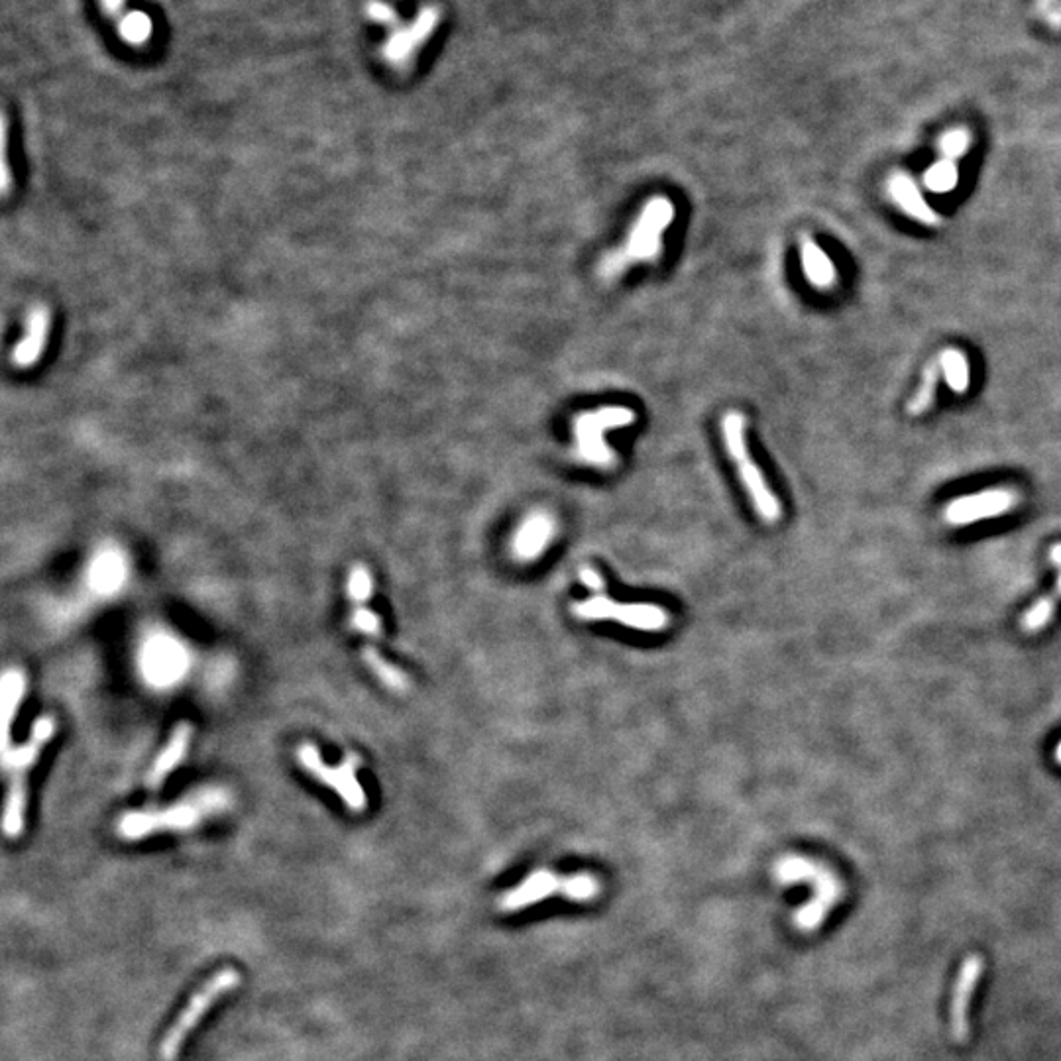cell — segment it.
Listing matches in <instances>:
<instances>
[{
    "instance_id": "cell-21",
    "label": "cell",
    "mask_w": 1061,
    "mask_h": 1061,
    "mask_svg": "<svg viewBox=\"0 0 1061 1061\" xmlns=\"http://www.w3.org/2000/svg\"><path fill=\"white\" fill-rule=\"evenodd\" d=\"M940 374H942L940 364H930V366L924 368V376H922L920 388L912 395V399L908 401V407H906V411L912 417H920L922 413L932 409L934 399H936V390H938V384H940Z\"/></svg>"
},
{
    "instance_id": "cell-16",
    "label": "cell",
    "mask_w": 1061,
    "mask_h": 1061,
    "mask_svg": "<svg viewBox=\"0 0 1061 1061\" xmlns=\"http://www.w3.org/2000/svg\"><path fill=\"white\" fill-rule=\"evenodd\" d=\"M800 262L804 276L812 287L828 291L838 283V268L834 260L808 234L800 238Z\"/></svg>"
},
{
    "instance_id": "cell-18",
    "label": "cell",
    "mask_w": 1061,
    "mask_h": 1061,
    "mask_svg": "<svg viewBox=\"0 0 1061 1061\" xmlns=\"http://www.w3.org/2000/svg\"><path fill=\"white\" fill-rule=\"evenodd\" d=\"M2 688V749L10 747V726L26 692V676L18 669H8L0 682Z\"/></svg>"
},
{
    "instance_id": "cell-2",
    "label": "cell",
    "mask_w": 1061,
    "mask_h": 1061,
    "mask_svg": "<svg viewBox=\"0 0 1061 1061\" xmlns=\"http://www.w3.org/2000/svg\"><path fill=\"white\" fill-rule=\"evenodd\" d=\"M226 794L219 788H205L189 798L158 812H128L118 820V836L140 839L156 832H181L195 828L203 818L223 810Z\"/></svg>"
},
{
    "instance_id": "cell-9",
    "label": "cell",
    "mask_w": 1061,
    "mask_h": 1061,
    "mask_svg": "<svg viewBox=\"0 0 1061 1061\" xmlns=\"http://www.w3.org/2000/svg\"><path fill=\"white\" fill-rule=\"evenodd\" d=\"M572 615L580 621H606L615 619L617 623L639 629V631H663L671 625V615L667 610L655 604H621L604 594H596L588 600L574 602Z\"/></svg>"
},
{
    "instance_id": "cell-15",
    "label": "cell",
    "mask_w": 1061,
    "mask_h": 1061,
    "mask_svg": "<svg viewBox=\"0 0 1061 1061\" xmlns=\"http://www.w3.org/2000/svg\"><path fill=\"white\" fill-rule=\"evenodd\" d=\"M191 739H193V726L187 724V722H181L179 726L175 727L171 731V737H169L168 745L166 749L156 757L150 773H148V786L158 790L162 788V784L166 782L171 771H175L181 761L187 757L189 753V745H191Z\"/></svg>"
},
{
    "instance_id": "cell-10",
    "label": "cell",
    "mask_w": 1061,
    "mask_h": 1061,
    "mask_svg": "<svg viewBox=\"0 0 1061 1061\" xmlns=\"http://www.w3.org/2000/svg\"><path fill=\"white\" fill-rule=\"evenodd\" d=\"M1018 503V494L1006 488L983 490L977 494L961 496L946 507V521L953 527L971 525L983 519H995L1006 515Z\"/></svg>"
},
{
    "instance_id": "cell-4",
    "label": "cell",
    "mask_w": 1061,
    "mask_h": 1061,
    "mask_svg": "<svg viewBox=\"0 0 1061 1061\" xmlns=\"http://www.w3.org/2000/svg\"><path fill=\"white\" fill-rule=\"evenodd\" d=\"M775 877L782 885L800 881H808L814 885V898L794 914V926L804 932L820 928L826 914L836 906L839 896L843 893L838 877L830 869L798 855L782 857L775 865Z\"/></svg>"
},
{
    "instance_id": "cell-8",
    "label": "cell",
    "mask_w": 1061,
    "mask_h": 1061,
    "mask_svg": "<svg viewBox=\"0 0 1061 1061\" xmlns=\"http://www.w3.org/2000/svg\"><path fill=\"white\" fill-rule=\"evenodd\" d=\"M297 761L311 777L331 786L352 812L366 808V792L356 777L362 761L356 753L346 755L338 767H331L323 761L317 745L303 743L297 747Z\"/></svg>"
},
{
    "instance_id": "cell-7",
    "label": "cell",
    "mask_w": 1061,
    "mask_h": 1061,
    "mask_svg": "<svg viewBox=\"0 0 1061 1061\" xmlns=\"http://www.w3.org/2000/svg\"><path fill=\"white\" fill-rule=\"evenodd\" d=\"M240 981H242V975L232 969V967H226L217 971L191 999L187 1006L181 1010V1014L177 1016V1020L171 1024L162 1044H160V1058L164 1061H173L181 1048H183V1042L187 1040V1036L195 1030V1026L203 1020V1016L213 1008V1005L224 997L226 993L234 991L240 987Z\"/></svg>"
},
{
    "instance_id": "cell-6",
    "label": "cell",
    "mask_w": 1061,
    "mask_h": 1061,
    "mask_svg": "<svg viewBox=\"0 0 1061 1061\" xmlns=\"http://www.w3.org/2000/svg\"><path fill=\"white\" fill-rule=\"evenodd\" d=\"M635 411L621 405H606L594 411L578 413L572 421L574 456L596 468H614V450L606 443V433L635 423Z\"/></svg>"
},
{
    "instance_id": "cell-27",
    "label": "cell",
    "mask_w": 1061,
    "mask_h": 1061,
    "mask_svg": "<svg viewBox=\"0 0 1061 1061\" xmlns=\"http://www.w3.org/2000/svg\"><path fill=\"white\" fill-rule=\"evenodd\" d=\"M969 146H971L969 132L963 130V128H955V130H950L948 134L942 136L938 148H940L942 158L957 162L959 158H963L969 152Z\"/></svg>"
},
{
    "instance_id": "cell-20",
    "label": "cell",
    "mask_w": 1061,
    "mask_h": 1061,
    "mask_svg": "<svg viewBox=\"0 0 1061 1061\" xmlns=\"http://www.w3.org/2000/svg\"><path fill=\"white\" fill-rule=\"evenodd\" d=\"M362 659H364V663L368 665V669L380 678V682H382L384 686H388L393 692H405V690L409 688V678H407V674L399 671L397 667H393L391 663H388V661L380 655L378 649H374V647H366V649L362 651Z\"/></svg>"
},
{
    "instance_id": "cell-12",
    "label": "cell",
    "mask_w": 1061,
    "mask_h": 1061,
    "mask_svg": "<svg viewBox=\"0 0 1061 1061\" xmlns=\"http://www.w3.org/2000/svg\"><path fill=\"white\" fill-rule=\"evenodd\" d=\"M557 533V521L547 511L529 513L511 537V553L519 562L539 559Z\"/></svg>"
},
{
    "instance_id": "cell-31",
    "label": "cell",
    "mask_w": 1061,
    "mask_h": 1061,
    "mask_svg": "<svg viewBox=\"0 0 1061 1061\" xmlns=\"http://www.w3.org/2000/svg\"><path fill=\"white\" fill-rule=\"evenodd\" d=\"M1050 560H1052L1054 566H1058L1061 570V543L1052 547V551H1050Z\"/></svg>"
},
{
    "instance_id": "cell-1",
    "label": "cell",
    "mask_w": 1061,
    "mask_h": 1061,
    "mask_svg": "<svg viewBox=\"0 0 1061 1061\" xmlns=\"http://www.w3.org/2000/svg\"><path fill=\"white\" fill-rule=\"evenodd\" d=\"M674 217L676 209L669 197L655 195L649 199L635 223L631 224L621 246L602 258L598 276L602 280L614 281L637 264L657 262L663 256V236Z\"/></svg>"
},
{
    "instance_id": "cell-30",
    "label": "cell",
    "mask_w": 1061,
    "mask_h": 1061,
    "mask_svg": "<svg viewBox=\"0 0 1061 1061\" xmlns=\"http://www.w3.org/2000/svg\"><path fill=\"white\" fill-rule=\"evenodd\" d=\"M578 578H580V582H582L588 590H592V592H596V594H602V592L606 590V582H604L602 574H600L598 570H594L592 566H582V568L578 570Z\"/></svg>"
},
{
    "instance_id": "cell-3",
    "label": "cell",
    "mask_w": 1061,
    "mask_h": 1061,
    "mask_svg": "<svg viewBox=\"0 0 1061 1061\" xmlns=\"http://www.w3.org/2000/svg\"><path fill=\"white\" fill-rule=\"evenodd\" d=\"M56 735V720L44 716L36 720L32 735L22 747L2 749L4 771L10 773V788L6 798L4 812V834L8 838H18L24 832V812H26V777L28 771L38 761L44 745Z\"/></svg>"
},
{
    "instance_id": "cell-29",
    "label": "cell",
    "mask_w": 1061,
    "mask_h": 1061,
    "mask_svg": "<svg viewBox=\"0 0 1061 1061\" xmlns=\"http://www.w3.org/2000/svg\"><path fill=\"white\" fill-rule=\"evenodd\" d=\"M105 560H99V572L95 574V582L101 584L103 588H112V580L120 582L122 580V560L118 557H103Z\"/></svg>"
},
{
    "instance_id": "cell-24",
    "label": "cell",
    "mask_w": 1061,
    "mask_h": 1061,
    "mask_svg": "<svg viewBox=\"0 0 1061 1061\" xmlns=\"http://www.w3.org/2000/svg\"><path fill=\"white\" fill-rule=\"evenodd\" d=\"M183 661L185 657L181 655V651L175 649V645H169V643H158V651L154 655V671L158 672V678L160 680H169V678H175L179 672L183 671Z\"/></svg>"
},
{
    "instance_id": "cell-25",
    "label": "cell",
    "mask_w": 1061,
    "mask_h": 1061,
    "mask_svg": "<svg viewBox=\"0 0 1061 1061\" xmlns=\"http://www.w3.org/2000/svg\"><path fill=\"white\" fill-rule=\"evenodd\" d=\"M372 594H374L372 572L364 564H356L348 576V596L356 602V606H364L372 598Z\"/></svg>"
},
{
    "instance_id": "cell-33",
    "label": "cell",
    "mask_w": 1061,
    "mask_h": 1061,
    "mask_svg": "<svg viewBox=\"0 0 1061 1061\" xmlns=\"http://www.w3.org/2000/svg\"><path fill=\"white\" fill-rule=\"evenodd\" d=\"M1058 592H1060V594H1061V572H1060V576H1058Z\"/></svg>"
},
{
    "instance_id": "cell-14",
    "label": "cell",
    "mask_w": 1061,
    "mask_h": 1061,
    "mask_svg": "<svg viewBox=\"0 0 1061 1061\" xmlns=\"http://www.w3.org/2000/svg\"><path fill=\"white\" fill-rule=\"evenodd\" d=\"M889 195L894 201V205H898L904 215H908L910 219L918 221V223L928 224V226H938L942 223V219L938 217V213L926 203V199L922 197L916 181L898 171L893 173L889 177Z\"/></svg>"
},
{
    "instance_id": "cell-19",
    "label": "cell",
    "mask_w": 1061,
    "mask_h": 1061,
    "mask_svg": "<svg viewBox=\"0 0 1061 1061\" xmlns=\"http://www.w3.org/2000/svg\"><path fill=\"white\" fill-rule=\"evenodd\" d=\"M940 370L946 378V384L953 393L957 395H963L965 391L969 390V384H971V366H969V360L965 356V352H961L959 348H946L942 350L940 354Z\"/></svg>"
},
{
    "instance_id": "cell-26",
    "label": "cell",
    "mask_w": 1061,
    "mask_h": 1061,
    "mask_svg": "<svg viewBox=\"0 0 1061 1061\" xmlns=\"http://www.w3.org/2000/svg\"><path fill=\"white\" fill-rule=\"evenodd\" d=\"M1056 614V598L1052 596H1046V598H1040L1026 614L1022 617V627L1030 633L1034 631H1040L1044 629L1050 619Z\"/></svg>"
},
{
    "instance_id": "cell-5",
    "label": "cell",
    "mask_w": 1061,
    "mask_h": 1061,
    "mask_svg": "<svg viewBox=\"0 0 1061 1061\" xmlns=\"http://www.w3.org/2000/svg\"><path fill=\"white\" fill-rule=\"evenodd\" d=\"M745 433H747L745 417L739 411H727L722 417V439H724L727 454L735 462V468L741 476V484L747 490L759 517L767 523H777L782 515L781 502L769 488L765 474L761 472L757 462L751 458Z\"/></svg>"
},
{
    "instance_id": "cell-17",
    "label": "cell",
    "mask_w": 1061,
    "mask_h": 1061,
    "mask_svg": "<svg viewBox=\"0 0 1061 1061\" xmlns=\"http://www.w3.org/2000/svg\"><path fill=\"white\" fill-rule=\"evenodd\" d=\"M48 335H50V315L48 311L38 309L32 313L28 321V333L24 335V340L12 352L14 364L18 366L34 364L46 346Z\"/></svg>"
},
{
    "instance_id": "cell-32",
    "label": "cell",
    "mask_w": 1061,
    "mask_h": 1061,
    "mask_svg": "<svg viewBox=\"0 0 1061 1061\" xmlns=\"http://www.w3.org/2000/svg\"><path fill=\"white\" fill-rule=\"evenodd\" d=\"M1056 759H1058V763L1061 765V741L1060 745H1058V749H1056Z\"/></svg>"
},
{
    "instance_id": "cell-28",
    "label": "cell",
    "mask_w": 1061,
    "mask_h": 1061,
    "mask_svg": "<svg viewBox=\"0 0 1061 1061\" xmlns=\"http://www.w3.org/2000/svg\"><path fill=\"white\" fill-rule=\"evenodd\" d=\"M350 627L358 633H364V635H370V637H380L382 635V617L364 608V606H356L354 612L350 615Z\"/></svg>"
},
{
    "instance_id": "cell-11",
    "label": "cell",
    "mask_w": 1061,
    "mask_h": 1061,
    "mask_svg": "<svg viewBox=\"0 0 1061 1061\" xmlns=\"http://www.w3.org/2000/svg\"><path fill=\"white\" fill-rule=\"evenodd\" d=\"M983 969L985 961L979 955H969L957 973L950 1006L951 1036L957 1042H963L969 1036V1008L983 977Z\"/></svg>"
},
{
    "instance_id": "cell-22",
    "label": "cell",
    "mask_w": 1061,
    "mask_h": 1061,
    "mask_svg": "<svg viewBox=\"0 0 1061 1061\" xmlns=\"http://www.w3.org/2000/svg\"><path fill=\"white\" fill-rule=\"evenodd\" d=\"M922 181L928 191L936 195H946V193H951L959 183V168L953 160L942 158L928 168Z\"/></svg>"
},
{
    "instance_id": "cell-13",
    "label": "cell",
    "mask_w": 1061,
    "mask_h": 1061,
    "mask_svg": "<svg viewBox=\"0 0 1061 1061\" xmlns=\"http://www.w3.org/2000/svg\"><path fill=\"white\" fill-rule=\"evenodd\" d=\"M562 879L549 869L533 871L521 885L507 891L498 898V908L503 912H517L533 906L553 894L560 893Z\"/></svg>"
},
{
    "instance_id": "cell-23",
    "label": "cell",
    "mask_w": 1061,
    "mask_h": 1061,
    "mask_svg": "<svg viewBox=\"0 0 1061 1061\" xmlns=\"http://www.w3.org/2000/svg\"><path fill=\"white\" fill-rule=\"evenodd\" d=\"M598 893H600V883H598V879H594L592 875L578 873V875H572V877L562 879L560 894L566 896L568 900H574V902H588V900L596 898Z\"/></svg>"
}]
</instances>
